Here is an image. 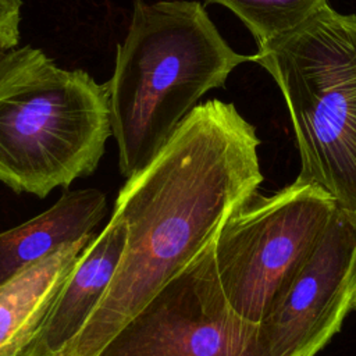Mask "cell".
Instances as JSON below:
<instances>
[{
  "instance_id": "cell-1",
  "label": "cell",
  "mask_w": 356,
  "mask_h": 356,
  "mask_svg": "<svg viewBox=\"0 0 356 356\" xmlns=\"http://www.w3.org/2000/svg\"><path fill=\"white\" fill-rule=\"evenodd\" d=\"M256 129L232 103L211 99L120 189L113 213L127 243L111 284L58 356H96L110 338L217 235L263 181Z\"/></svg>"
},
{
  "instance_id": "cell-2",
  "label": "cell",
  "mask_w": 356,
  "mask_h": 356,
  "mask_svg": "<svg viewBox=\"0 0 356 356\" xmlns=\"http://www.w3.org/2000/svg\"><path fill=\"white\" fill-rule=\"evenodd\" d=\"M250 56L236 53L196 0H135L107 82L121 175L142 171L182 120Z\"/></svg>"
},
{
  "instance_id": "cell-3",
  "label": "cell",
  "mask_w": 356,
  "mask_h": 356,
  "mask_svg": "<svg viewBox=\"0 0 356 356\" xmlns=\"http://www.w3.org/2000/svg\"><path fill=\"white\" fill-rule=\"evenodd\" d=\"M107 83L40 49L0 57V182L46 197L90 175L111 135Z\"/></svg>"
},
{
  "instance_id": "cell-4",
  "label": "cell",
  "mask_w": 356,
  "mask_h": 356,
  "mask_svg": "<svg viewBox=\"0 0 356 356\" xmlns=\"http://www.w3.org/2000/svg\"><path fill=\"white\" fill-rule=\"evenodd\" d=\"M281 89L300 156L299 182L356 216V15L323 4L250 56Z\"/></svg>"
},
{
  "instance_id": "cell-5",
  "label": "cell",
  "mask_w": 356,
  "mask_h": 356,
  "mask_svg": "<svg viewBox=\"0 0 356 356\" xmlns=\"http://www.w3.org/2000/svg\"><path fill=\"white\" fill-rule=\"evenodd\" d=\"M337 210L313 184L293 181L271 196L257 192L221 224L214 254L232 309L261 323L284 298Z\"/></svg>"
},
{
  "instance_id": "cell-6",
  "label": "cell",
  "mask_w": 356,
  "mask_h": 356,
  "mask_svg": "<svg viewBox=\"0 0 356 356\" xmlns=\"http://www.w3.org/2000/svg\"><path fill=\"white\" fill-rule=\"evenodd\" d=\"M214 241L179 268L96 356H270L260 323L229 305Z\"/></svg>"
},
{
  "instance_id": "cell-7",
  "label": "cell",
  "mask_w": 356,
  "mask_h": 356,
  "mask_svg": "<svg viewBox=\"0 0 356 356\" xmlns=\"http://www.w3.org/2000/svg\"><path fill=\"white\" fill-rule=\"evenodd\" d=\"M356 216L337 207L284 298L260 323L270 356H316L353 310Z\"/></svg>"
},
{
  "instance_id": "cell-8",
  "label": "cell",
  "mask_w": 356,
  "mask_h": 356,
  "mask_svg": "<svg viewBox=\"0 0 356 356\" xmlns=\"http://www.w3.org/2000/svg\"><path fill=\"white\" fill-rule=\"evenodd\" d=\"M125 218L113 213L106 228L81 253L33 338L18 356H58L89 320L121 261Z\"/></svg>"
},
{
  "instance_id": "cell-9",
  "label": "cell",
  "mask_w": 356,
  "mask_h": 356,
  "mask_svg": "<svg viewBox=\"0 0 356 356\" xmlns=\"http://www.w3.org/2000/svg\"><path fill=\"white\" fill-rule=\"evenodd\" d=\"M106 211L102 191H68L46 211L0 232V286L68 242L90 234Z\"/></svg>"
},
{
  "instance_id": "cell-10",
  "label": "cell",
  "mask_w": 356,
  "mask_h": 356,
  "mask_svg": "<svg viewBox=\"0 0 356 356\" xmlns=\"http://www.w3.org/2000/svg\"><path fill=\"white\" fill-rule=\"evenodd\" d=\"M96 232L68 242L0 286V356H18L33 338Z\"/></svg>"
},
{
  "instance_id": "cell-11",
  "label": "cell",
  "mask_w": 356,
  "mask_h": 356,
  "mask_svg": "<svg viewBox=\"0 0 356 356\" xmlns=\"http://www.w3.org/2000/svg\"><path fill=\"white\" fill-rule=\"evenodd\" d=\"M229 8L250 31L259 47L292 31L327 0H204Z\"/></svg>"
},
{
  "instance_id": "cell-12",
  "label": "cell",
  "mask_w": 356,
  "mask_h": 356,
  "mask_svg": "<svg viewBox=\"0 0 356 356\" xmlns=\"http://www.w3.org/2000/svg\"><path fill=\"white\" fill-rule=\"evenodd\" d=\"M21 0H0V57L19 43Z\"/></svg>"
},
{
  "instance_id": "cell-13",
  "label": "cell",
  "mask_w": 356,
  "mask_h": 356,
  "mask_svg": "<svg viewBox=\"0 0 356 356\" xmlns=\"http://www.w3.org/2000/svg\"><path fill=\"white\" fill-rule=\"evenodd\" d=\"M352 309H356V293H355V298H353V305H352Z\"/></svg>"
}]
</instances>
